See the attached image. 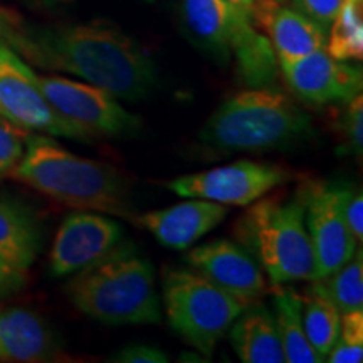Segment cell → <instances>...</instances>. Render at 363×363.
<instances>
[{
    "label": "cell",
    "mask_w": 363,
    "mask_h": 363,
    "mask_svg": "<svg viewBox=\"0 0 363 363\" xmlns=\"http://www.w3.org/2000/svg\"><path fill=\"white\" fill-rule=\"evenodd\" d=\"M227 214L229 208L224 203L190 199L160 211L135 216L133 220L145 227L162 246L185 251L195 240L220 225Z\"/></svg>",
    "instance_id": "9a60e30c"
},
{
    "label": "cell",
    "mask_w": 363,
    "mask_h": 363,
    "mask_svg": "<svg viewBox=\"0 0 363 363\" xmlns=\"http://www.w3.org/2000/svg\"><path fill=\"white\" fill-rule=\"evenodd\" d=\"M291 179V174L274 163L238 160L229 165L179 177L167 184L185 199H203L224 206L247 207L272 189Z\"/></svg>",
    "instance_id": "30bf717a"
},
{
    "label": "cell",
    "mask_w": 363,
    "mask_h": 363,
    "mask_svg": "<svg viewBox=\"0 0 363 363\" xmlns=\"http://www.w3.org/2000/svg\"><path fill=\"white\" fill-rule=\"evenodd\" d=\"M326 52L338 61H362L363 57V0H345L330 26Z\"/></svg>",
    "instance_id": "7402d4cb"
},
{
    "label": "cell",
    "mask_w": 363,
    "mask_h": 363,
    "mask_svg": "<svg viewBox=\"0 0 363 363\" xmlns=\"http://www.w3.org/2000/svg\"><path fill=\"white\" fill-rule=\"evenodd\" d=\"M311 131L306 111L272 86L251 88L225 99L201 131L208 147L261 152L288 147Z\"/></svg>",
    "instance_id": "5b68a950"
},
{
    "label": "cell",
    "mask_w": 363,
    "mask_h": 363,
    "mask_svg": "<svg viewBox=\"0 0 363 363\" xmlns=\"http://www.w3.org/2000/svg\"><path fill=\"white\" fill-rule=\"evenodd\" d=\"M247 207L235 222L234 235L259 262L271 283L276 286L315 279L303 189L291 199L264 195Z\"/></svg>",
    "instance_id": "277c9868"
},
{
    "label": "cell",
    "mask_w": 363,
    "mask_h": 363,
    "mask_svg": "<svg viewBox=\"0 0 363 363\" xmlns=\"http://www.w3.org/2000/svg\"><path fill=\"white\" fill-rule=\"evenodd\" d=\"M281 71L288 88L299 99L316 106L348 103L357 94H362L360 67L331 57L325 48L288 65H281Z\"/></svg>",
    "instance_id": "4fadbf2b"
},
{
    "label": "cell",
    "mask_w": 363,
    "mask_h": 363,
    "mask_svg": "<svg viewBox=\"0 0 363 363\" xmlns=\"http://www.w3.org/2000/svg\"><path fill=\"white\" fill-rule=\"evenodd\" d=\"M26 131L0 116V180L11 177L26 150Z\"/></svg>",
    "instance_id": "d4e9b609"
},
{
    "label": "cell",
    "mask_w": 363,
    "mask_h": 363,
    "mask_svg": "<svg viewBox=\"0 0 363 363\" xmlns=\"http://www.w3.org/2000/svg\"><path fill=\"white\" fill-rule=\"evenodd\" d=\"M66 293L81 313L104 325H153L162 320L152 262L126 240L74 272Z\"/></svg>",
    "instance_id": "3957f363"
},
{
    "label": "cell",
    "mask_w": 363,
    "mask_h": 363,
    "mask_svg": "<svg viewBox=\"0 0 363 363\" xmlns=\"http://www.w3.org/2000/svg\"><path fill=\"white\" fill-rule=\"evenodd\" d=\"M363 357V310L343 313L340 330L325 362L360 363Z\"/></svg>",
    "instance_id": "cb8c5ba5"
},
{
    "label": "cell",
    "mask_w": 363,
    "mask_h": 363,
    "mask_svg": "<svg viewBox=\"0 0 363 363\" xmlns=\"http://www.w3.org/2000/svg\"><path fill=\"white\" fill-rule=\"evenodd\" d=\"M13 27H16V26H13V22H12L11 19H9L6 13L0 12V39L7 40L9 34L12 33Z\"/></svg>",
    "instance_id": "1f68e13d"
},
{
    "label": "cell",
    "mask_w": 363,
    "mask_h": 363,
    "mask_svg": "<svg viewBox=\"0 0 363 363\" xmlns=\"http://www.w3.org/2000/svg\"><path fill=\"white\" fill-rule=\"evenodd\" d=\"M345 135H347L348 143L353 150V153L362 155L363 147V103L362 94H357L348 101L347 111H345V121H343Z\"/></svg>",
    "instance_id": "4316f807"
},
{
    "label": "cell",
    "mask_w": 363,
    "mask_h": 363,
    "mask_svg": "<svg viewBox=\"0 0 363 363\" xmlns=\"http://www.w3.org/2000/svg\"><path fill=\"white\" fill-rule=\"evenodd\" d=\"M185 16L199 38L220 51H233L240 78L249 88L272 86L278 57L254 22L233 11L224 0H185Z\"/></svg>",
    "instance_id": "52a82bcc"
},
{
    "label": "cell",
    "mask_w": 363,
    "mask_h": 363,
    "mask_svg": "<svg viewBox=\"0 0 363 363\" xmlns=\"http://www.w3.org/2000/svg\"><path fill=\"white\" fill-rule=\"evenodd\" d=\"M342 313L328 299L308 288L303 298V326L311 348L325 362L340 330Z\"/></svg>",
    "instance_id": "603a6c76"
},
{
    "label": "cell",
    "mask_w": 363,
    "mask_h": 363,
    "mask_svg": "<svg viewBox=\"0 0 363 363\" xmlns=\"http://www.w3.org/2000/svg\"><path fill=\"white\" fill-rule=\"evenodd\" d=\"M40 251V230L34 216L11 199L0 197V256L29 269Z\"/></svg>",
    "instance_id": "d6986e66"
},
{
    "label": "cell",
    "mask_w": 363,
    "mask_h": 363,
    "mask_svg": "<svg viewBox=\"0 0 363 363\" xmlns=\"http://www.w3.org/2000/svg\"><path fill=\"white\" fill-rule=\"evenodd\" d=\"M230 343L244 363H284V352L272 311L256 301L240 311L230 326Z\"/></svg>",
    "instance_id": "ac0fdd59"
},
{
    "label": "cell",
    "mask_w": 363,
    "mask_h": 363,
    "mask_svg": "<svg viewBox=\"0 0 363 363\" xmlns=\"http://www.w3.org/2000/svg\"><path fill=\"white\" fill-rule=\"evenodd\" d=\"M252 21L269 35L279 66L296 61L326 45V33L293 7L278 0H254Z\"/></svg>",
    "instance_id": "2e32d148"
},
{
    "label": "cell",
    "mask_w": 363,
    "mask_h": 363,
    "mask_svg": "<svg viewBox=\"0 0 363 363\" xmlns=\"http://www.w3.org/2000/svg\"><path fill=\"white\" fill-rule=\"evenodd\" d=\"M39 88L62 118L93 136H121L140 130L142 121L113 94L98 86L62 76H39Z\"/></svg>",
    "instance_id": "9c48e42d"
},
{
    "label": "cell",
    "mask_w": 363,
    "mask_h": 363,
    "mask_svg": "<svg viewBox=\"0 0 363 363\" xmlns=\"http://www.w3.org/2000/svg\"><path fill=\"white\" fill-rule=\"evenodd\" d=\"M150 2H152V0H150Z\"/></svg>",
    "instance_id": "e575fe53"
},
{
    "label": "cell",
    "mask_w": 363,
    "mask_h": 363,
    "mask_svg": "<svg viewBox=\"0 0 363 363\" xmlns=\"http://www.w3.org/2000/svg\"><path fill=\"white\" fill-rule=\"evenodd\" d=\"M11 177L67 207L135 219L123 172L76 155L48 135L27 136L24 155Z\"/></svg>",
    "instance_id": "7a4b0ae2"
},
{
    "label": "cell",
    "mask_w": 363,
    "mask_h": 363,
    "mask_svg": "<svg viewBox=\"0 0 363 363\" xmlns=\"http://www.w3.org/2000/svg\"><path fill=\"white\" fill-rule=\"evenodd\" d=\"M345 219L358 242L363 239V195L362 190H350L345 202Z\"/></svg>",
    "instance_id": "f546056e"
},
{
    "label": "cell",
    "mask_w": 363,
    "mask_h": 363,
    "mask_svg": "<svg viewBox=\"0 0 363 363\" xmlns=\"http://www.w3.org/2000/svg\"><path fill=\"white\" fill-rule=\"evenodd\" d=\"M111 362L116 363H167L169 355L148 345H131L113 355Z\"/></svg>",
    "instance_id": "83f0119b"
},
{
    "label": "cell",
    "mask_w": 363,
    "mask_h": 363,
    "mask_svg": "<svg viewBox=\"0 0 363 363\" xmlns=\"http://www.w3.org/2000/svg\"><path fill=\"white\" fill-rule=\"evenodd\" d=\"M310 286L315 291L328 299L338 308V311L350 313L363 310V257L362 249H357L355 254L340 266L337 271L325 278L313 279Z\"/></svg>",
    "instance_id": "44dd1931"
},
{
    "label": "cell",
    "mask_w": 363,
    "mask_h": 363,
    "mask_svg": "<svg viewBox=\"0 0 363 363\" xmlns=\"http://www.w3.org/2000/svg\"><path fill=\"white\" fill-rule=\"evenodd\" d=\"M6 43L35 65L84 79L121 101L136 103L155 86L152 57L110 21L35 30L13 27Z\"/></svg>",
    "instance_id": "6da1fadb"
},
{
    "label": "cell",
    "mask_w": 363,
    "mask_h": 363,
    "mask_svg": "<svg viewBox=\"0 0 363 363\" xmlns=\"http://www.w3.org/2000/svg\"><path fill=\"white\" fill-rule=\"evenodd\" d=\"M162 291L170 326L203 357L214 353L219 340L249 305L194 269H165Z\"/></svg>",
    "instance_id": "8992f818"
},
{
    "label": "cell",
    "mask_w": 363,
    "mask_h": 363,
    "mask_svg": "<svg viewBox=\"0 0 363 363\" xmlns=\"http://www.w3.org/2000/svg\"><path fill=\"white\" fill-rule=\"evenodd\" d=\"M345 0H291L293 9L328 33Z\"/></svg>",
    "instance_id": "484cf974"
},
{
    "label": "cell",
    "mask_w": 363,
    "mask_h": 363,
    "mask_svg": "<svg viewBox=\"0 0 363 363\" xmlns=\"http://www.w3.org/2000/svg\"><path fill=\"white\" fill-rule=\"evenodd\" d=\"M350 190L333 182H315L303 189L305 222L315 256V279L337 271L357 251V239L345 219V202Z\"/></svg>",
    "instance_id": "8fae6325"
},
{
    "label": "cell",
    "mask_w": 363,
    "mask_h": 363,
    "mask_svg": "<svg viewBox=\"0 0 363 363\" xmlns=\"http://www.w3.org/2000/svg\"><path fill=\"white\" fill-rule=\"evenodd\" d=\"M224 2L229 6L233 11H235L240 16H244L246 19L252 21L254 13V0H224ZM254 22V21H252Z\"/></svg>",
    "instance_id": "4dcf8cb0"
},
{
    "label": "cell",
    "mask_w": 363,
    "mask_h": 363,
    "mask_svg": "<svg viewBox=\"0 0 363 363\" xmlns=\"http://www.w3.org/2000/svg\"><path fill=\"white\" fill-rule=\"evenodd\" d=\"M276 326L288 363H320V355L313 350L303 326V296L284 284H276L272 291Z\"/></svg>",
    "instance_id": "ffe728a7"
},
{
    "label": "cell",
    "mask_w": 363,
    "mask_h": 363,
    "mask_svg": "<svg viewBox=\"0 0 363 363\" xmlns=\"http://www.w3.org/2000/svg\"><path fill=\"white\" fill-rule=\"evenodd\" d=\"M39 2H44V4H59V2H69V0H39Z\"/></svg>",
    "instance_id": "d6a6232c"
},
{
    "label": "cell",
    "mask_w": 363,
    "mask_h": 363,
    "mask_svg": "<svg viewBox=\"0 0 363 363\" xmlns=\"http://www.w3.org/2000/svg\"><path fill=\"white\" fill-rule=\"evenodd\" d=\"M27 271L12 264L6 257L0 256V299H6L19 293L24 288Z\"/></svg>",
    "instance_id": "f1b7e54d"
},
{
    "label": "cell",
    "mask_w": 363,
    "mask_h": 363,
    "mask_svg": "<svg viewBox=\"0 0 363 363\" xmlns=\"http://www.w3.org/2000/svg\"><path fill=\"white\" fill-rule=\"evenodd\" d=\"M0 116L24 131L89 142L91 136L54 110L39 88L38 74L0 39Z\"/></svg>",
    "instance_id": "ba28073f"
},
{
    "label": "cell",
    "mask_w": 363,
    "mask_h": 363,
    "mask_svg": "<svg viewBox=\"0 0 363 363\" xmlns=\"http://www.w3.org/2000/svg\"><path fill=\"white\" fill-rule=\"evenodd\" d=\"M56 340L45 321L26 308H0V363L51 360Z\"/></svg>",
    "instance_id": "e0dca14e"
},
{
    "label": "cell",
    "mask_w": 363,
    "mask_h": 363,
    "mask_svg": "<svg viewBox=\"0 0 363 363\" xmlns=\"http://www.w3.org/2000/svg\"><path fill=\"white\" fill-rule=\"evenodd\" d=\"M278 2H283V0H278Z\"/></svg>",
    "instance_id": "836d02e7"
},
{
    "label": "cell",
    "mask_w": 363,
    "mask_h": 363,
    "mask_svg": "<svg viewBox=\"0 0 363 363\" xmlns=\"http://www.w3.org/2000/svg\"><path fill=\"white\" fill-rule=\"evenodd\" d=\"M190 269L233 296L252 303L264 293V271L239 242L217 239L202 244L187 254Z\"/></svg>",
    "instance_id": "5bb4252c"
},
{
    "label": "cell",
    "mask_w": 363,
    "mask_h": 363,
    "mask_svg": "<svg viewBox=\"0 0 363 363\" xmlns=\"http://www.w3.org/2000/svg\"><path fill=\"white\" fill-rule=\"evenodd\" d=\"M123 238L121 225L91 211L72 212L59 227L49 256V269L56 278L74 274L106 256Z\"/></svg>",
    "instance_id": "7c38bea8"
}]
</instances>
